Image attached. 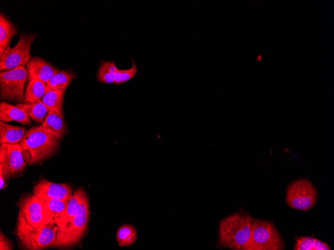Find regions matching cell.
I'll list each match as a JSON object with an SVG mask.
<instances>
[{"instance_id": "3", "label": "cell", "mask_w": 334, "mask_h": 250, "mask_svg": "<svg viewBox=\"0 0 334 250\" xmlns=\"http://www.w3.org/2000/svg\"><path fill=\"white\" fill-rule=\"evenodd\" d=\"M54 225L38 227L30 224L22 211L19 209L14 234L20 249L41 250L53 247L56 233Z\"/></svg>"}, {"instance_id": "22", "label": "cell", "mask_w": 334, "mask_h": 250, "mask_svg": "<svg viewBox=\"0 0 334 250\" xmlns=\"http://www.w3.org/2000/svg\"><path fill=\"white\" fill-rule=\"evenodd\" d=\"M46 89V84L42 81L36 79L30 80L24 93V101L32 103L42 101Z\"/></svg>"}, {"instance_id": "26", "label": "cell", "mask_w": 334, "mask_h": 250, "mask_svg": "<svg viewBox=\"0 0 334 250\" xmlns=\"http://www.w3.org/2000/svg\"><path fill=\"white\" fill-rule=\"evenodd\" d=\"M130 59L132 62V66L130 68L126 70L117 69L114 82L116 85L122 84L132 79L136 74L138 68L135 61L131 58Z\"/></svg>"}, {"instance_id": "20", "label": "cell", "mask_w": 334, "mask_h": 250, "mask_svg": "<svg viewBox=\"0 0 334 250\" xmlns=\"http://www.w3.org/2000/svg\"><path fill=\"white\" fill-rule=\"evenodd\" d=\"M16 34L14 25L3 14H0V56L9 47L12 38Z\"/></svg>"}, {"instance_id": "1", "label": "cell", "mask_w": 334, "mask_h": 250, "mask_svg": "<svg viewBox=\"0 0 334 250\" xmlns=\"http://www.w3.org/2000/svg\"><path fill=\"white\" fill-rule=\"evenodd\" d=\"M253 218L246 213L237 212L219 223L218 241L220 247L234 250H246L249 242Z\"/></svg>"}, {"instance_id": "10", "label": "cell", "mask_w": 334, "mask_h": 250, "mask_svg": "<svg viewBox=\"0 0 334 250\" xmlns=\"http://www.w3.org/2000/svg\"><path fill=\"white\" fill-rule=\"evenodd\" d=\"M18 206L32 225L38 227L50 225L44 202L34 195L22 198Z\"/></svg>"}, {"instance_id": "19", "label": "cell", "mask_w": 334, "mask_h": 250, "mask_svg": "<svg viewBox=\"0 0 334 250\" xmlns=\"http://www.w3.org/2000/svg\"><path fill=\"white\" fill-rule=\"evenodd\" d=\"M16 106L22 109L28 117L38 124L42 123L48 111L42 100L32 103H18Z\"/></svg>"}, {"instance_id": "11", "label": "cell", "mask_w": 334, "mask_h": 250, "mask_svg": "<svg viewBox=\"0 0 334 250\" xmlns=\"http://www.w3.org/2000/svg\"><path fill=\"white\" fill-rule=\"evenodd\" d=\"M33 194L44 201L56 199L68 200L72 197V188L68 184H58L42 179L34 186Z\"/></svg>"}, {"instance_id": "24", "label": "cell", "mask_w": 334, "mask_h": 250, "mask_svg": "<svg viewBox=\"0 0 334 250\" xmlns=\"http://www.w3.org/2000/svg\"><path fill=\"white\" fill-rule=\"evenodd\" d=\"M295 250H330L325 243L310 237L298 238L294 245Z\"/></svg>"}, {"instance_id": "15", "label": "cell", "mask_w": 334, "mask_h": 250, "mask_svg": "<svg viewBox=\"0 0 334 250\" xmlns=\"http://www.w3.org/2000/svg\"><path fill=\"white\" fill-rule=\"evenodd\" d=\"M0 121L4 122L16 121L28 126L32 124L29 117L22 109L4 101L0 103Z\"/></svg>"}, {"instance_id": "8", "label": "cell", "mask_w": 334, "mask_h": 250, "mask_svg": "<svg viewBox=\"0 0 334 250\" xmlns=\"http://www.w3.org/2000/svg\"><path fill=\"white\" fill-rule=\"evenodd\" d=\"M38 35L22 33L17 44L12 48L8 47L0 56V70H9L26 65L31 58V44Z\"/></svg>"}, {"instance_id": "14", "label": "cell", "mask_w": 334, "mask_h": 250, "mask_svg": "<svg viewBox=\"0 0 334 250\" xmlns=\"http://www.w3.org/2000/svg\"><path fill=\"white\" fill-rule=\"evenodd\" d=\"M63 119L52 112H48L40 127L60 141L68 130L66 124Z\"/></svg>"}, {"instance_id": "18", "label": "cell", "mask_w": 334, "mask_h": 250, "mask_svg": "<svg viewBox=\"0 0 334 250\" xmlns=\"http://www.w3.org/2000/svg\"><path fill=\"white\" fill-rule=\"evenodd\" d=\"M26 132V128L15 126L0 122V143L16 144L19 142Z\"/></svg>"}, {"instance_id": "6", "label": "cell", "mask_w": 334, "mask_h": 250, "mask_svg": "<svg viewBox=\"0 0 334 250\" xmlns=\"http://www.w3.org/2000/svg\"><path fill=\"white\" fill-rule=\"evenodd\" d=\"M27 77L26 68L23 65L0 72V99L24 101V84Z\"/></svg>"}, {"instance_id": "21", "label": "cell", "mask_w": 334, "mask_h": 250, "mask_svg": "<svg viewBox=\"0 0 334 250\" xmlns=\"http://www.w3.org/2000/svg\"><path fill=\"white\" fill-rule=\"evenodd\" d=\"M76 77L74 73L62 70L54 74L46 84V93L53 90H65Z\"/></svg>"}, {"instance_id": "2", "label": "cell", "mask_w": 334, "mask_h": 250, "mask_svg": "<svg viewBox=\"0 0 334 250\" xmlns=\"http://www.w3.org/2000/svg\"><path fill=\"white\" fill-rule=\"evenodd\" d=\"M58 141L40 126H34L25 132L19 144L25 162L33 164L54 154L59 148Z\"/></svg>"}, {"instance_id": "5", "label": "cell", "mask_w": 334, "mask_h": 250, "mask_svg": "<svg viewBox=\"0 0 334 250\" xmlns=\"http://www.w3.org/2000/svg\"><path fill=\"white\" fill-rule=\"evenodd\" d=\"M88 199L84 201L80 212L65 225L57 227L53 247L66 248L77 244L85 233L89 219Z\"/></svg>"}, {"instance_id": "17", "label": "cell", "mask_w": 334, "mask_h": 250, "mask_svg": "<svg viewBox=\"0 0 334 250\" xmlns=\"http://www.w3.org/2000/svg\"><path fill=\"white\" fill-rule=\"evenodd\" d=\"M68 200L54 199L44 201L50 225L57 226L66 211Z\"/></svg>"}, {"instance_id": "9", "label": "cell", "mask_w": 334, "mask_h": 250, "mask_svg": "<svg viewBox=\"0 0 334 250\" xmlns=\"http://www.w3.org/2000/svg\"><path fill=\"white\" fill-rule=\"evenodd\" d=\"M26 165L20 144H0V173L6 179L20 173Z\"/></svg>"}, {"instance_id": "27", "label": "cell", "mask_w": 334, "mask_h": 250, "mask_svg": "<svg viewBox=\"0 0 334 250\" xmlns=\"http://www.w3.org/2000/svg\"><path fill=\"white\" fill-rule=\"evenodd\" d=\"M13 244L12 242L0 231V250H12Z\"/></svg>"}, {"instance_id": "12", "label": "cell", "mask_w": 334, "mask_h": 250, "mask_svg": "<svg viewBox=\"0 0 334 250\" xmlns=\"http://www.w3.org/2000/svg\"><path fill=\"white\" fill-rule=\"evenodd\" d=\"M26 65L29 81L36 79L46 84L60 71V69L39 57H31Z\"/></svg>"}, {"instance_id": "28", "label": "cell", "mask_w": 334, "mask_h": 250, "mask_svg": "<svg viewBox=\"0 0 334 250\" xmlns=\"http://www.w3.org/2000/svg\"><path fill=\"white\" fill-rule=\"evenodd\" d=\"M6 178L2 175V173H0V189H2L4 187L5 185V180Z\"/></svg>"}, {"instance_id": "25", "label": "cell", "mask_w": 334, "mask_h": 250, "mask_svg": "<svg viewBox=\"0 0 334 250\" xmlns=\"http://www.w3.org/2000/svg\"><path fill=\"white\" fill-rule=\"evenodd\" d=\"M117 69L118 68L113 62L106 61L103 63L100 66L98 71V80L104 83L114 82L115 73Z\"/></svg>"}, {"instance_id": "16", "label": "cell", "mask_w": 334, "mask_h": 250, "mask_svg": "<svg viewBox=\"0 0 334 250\" xmlns=\"http://www.w3.org/2000/svg\"><path fill=\"white\" fill-rule=\"evenodd\" d=\"M65 90H53L46 92L42 98V102L48 109L64 118L63 101Z\"/></svg>"}, {"instance_id": "7", "label": "cell", "mask_w": 334, "mask_h": 250, "mask_svg": "<svg viewBox=\"0 0 334 250\" xmlns=\"http://www.w3.org/2000/svg\"><path fill=\"white\" fill-rule=\"evenodd\" d=\"M316 198L315 187L306 179L294 181L288 187L286 201L288 205L294 209L307 211L314 206Z\"/></svg>"}, {"instance_id": "4", "label": "cell", "mask_w": 334, "mask_h": 250, "mask_svg": "<svg viewBox=\"0 0 334 250\" xmlns=\"http://www.w3.org/2000/svg\"><path fill=\"white\" fill-rule=\"evenodd\" d=\"M284 248L282 238L271 222L253 219L246 250H282Z\"/></svg>"}, {"instance_id": "23", "label": "cell", "mask_w": 334, "mask_h": 250, "mask_svg": "<svg viewBox=\"0 0 334 250\" xmlns=\"http://www.w3.org/2000/svg\"><path fill=\"white\" fill-rule=\"evenodd\" d=\"M138 237L136 228L130 224H124L120 226L116 233V240L122 247L133 244Z\"/></svg>"}, {"instance_id": "13", "label": "cell", "mask_w": 334, "mask_h": 250, "mask_svg": "<svg viewBox=\"0 0 334 250\" xmlns=\"http://www.w3.org/2000/svg\"><path fill=\"white\" fill-rule=\"evenodd\" d=\"M87 199L86 193L82 188L76 189L68 200L66 211L57 227H62L70 222L80 212L84 201Z\"/></svg>"}]
</instances>
